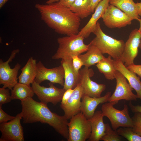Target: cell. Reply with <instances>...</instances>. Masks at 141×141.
I'll return each mask as SVG.
<instances>
[{
    "instance_id": "obj_39",
    "label": "cell",
    "mask_w": 141,
    "mask_h": 141,
    "mask_svg": "<svg viewBox=\"0 0 141 141\" xmlns=\"http://www.w3.org/2000/svg\"><path fill=\"white\" fill-rule=\"evenodd\" d=\"M59 0H48L46 2V4H49L52 3L58 2Z\"/></svg>"
},
{
    "instance_id": "obj_35",
    "label": "cell",
    "mask_w": 141,
    "mask_h": 141,
    "mask_svg": "<svg viewBox=\"0 0 141 141\" xmlns=\"http://www.w3.org/2000/svg\"><path fill=\"white\" fill-rule=\"evenodd\" d=\"M75 0H59L58 2L60 5L69 8Z\"/></svg>"
},
{
    "instance_id": "obj_17",
    "label": "cell",
    "mask_w": 141,
    "mask_h": 141,
    "mask_svg": "<svg viewBox=\"0 0 141 141\" xmlns=\"http://www.w3.org/2000/svg\"><path fill=\"white\" fill-rule=\"evenodd\" d=\"M109 0H102L97 5L92 16L86 24L78 34L84 38L88 37L95 29L97 21L102 18L109 5Z\"/></svg>"
},
{
    "instance_id": "obj_12",
    "label": "cell",
    "mask_w": 141,
    "mask_h": 141,
    "mask_svg": "<svg viewBox=\"0 0 141 141\" xmlns=\"http://www.w3.org/2000/svg\"><path fill=\"white\" fill-rule=\"evenodd\" d=\"M37 74L35 81L40 84L48 80L53 84H57L63 86L64 83V71L62 66L51 68H46L41 61L37 63Z\"/></svg>"
},
{
    "instance_id": "obj_4",
    "label": "cell",
    "mask_w": 141,
    "mask_h": 141,
    "mask_svg": "<svg viewBox=\"0 0 141 141\" xmlns=\"http://www.w3.org/2000/svg\"><path fill=\"white\" fill-rule=\"evenodd\" d=\"M84 38L78 34L59 37L57 39L59 46L52 58L58 60L72 58L73 55L79 56L86 52L90 43L85 44L84 42Z\"/></svg>"
},
{
    "instance_id": "obj_21",
    "label": "cell",
    "mask_w": 141,
    "mask_h": 141,
    "mask_svg": "<svg viewBox=\"0 0 141 141\" xmlns=\"http://www.w3.org/2000/svg\"><path fill=\"white\" fill-rule=\"evenodd\" d=\"M109 3L126 13L133 20L140 19L141 8L140 2L136 3L133 0H109Z\"/></svg>"
},
{
    "instance_id": "obj_42",
    "label": "cell",
    "mask_w": 141,
    "mask_h": 141,
    "mask_svg": "<svg viewBox=\"0 0 141 141\" xmlns=\"http://www.w3.org/2000/svg\"></svg>"
},
{
    "instance_id": "obj_2",
    "label": "cell",
    "mask_w": 141,
    "mask_h": 141,
    "mask_svg": "<svg viewBox=\"0 0 141 141\" xmlns=\"http://www.w3.org/2000/svg\"><path fill=\"white\" fill-rule=\"evenodd\" d=\"M22 111L20 113L24 124L40 122L47 124L64 138L69 136L67 119L65 116L52 112L47 104L38 102L32 98L28 97L21 101Z\"/></svg>"
},
{
    "instance_id": "obj_3",
    "label": "cell",
    "mask_w": 141,
    "mask_h": 141,
    "mask_svg": "<svg viewBox=\"0 0 141 141\" xmlns=\"http://www.w3.org/2000/svg\"><path fill=\"white\" fill-rule=\"evenodd\" d=\"M93 33L96 37L91 42L103 54H107L114 60H119L123 52L125 43L122 40H118L105 34L97 22Z\"/></svg>"
},
{
    "instance_id": "obj_37",
    "label": "cell",
    "mask_w": 141,
    "mask_h": 141,
    "mask_svg": "<svg viewBox=\"0 0 141 141\" xmlns=\"http://www.w3.org/2000/svg\"><path fill=\"white\" fill-rule=\"evenodd\" d=\"M102 0H91L90 7V10L92 13H93L98 4Z\"/></svg>"
},
{
    "instance_id": "obj_8",
    "label": "cell",
    "mask_w": 141,
    "mask_h": 141,
    "mask_svg": "<svg viewBox=\"0 0 141 141\" xmlns=\"http://www.w3.org/2000/svg\"><path fill=\"white\" fill-rule=\"evenodd\" d=\"M79 74L80 83L83 90V95L95 97H101L106 86L104 84H98L91 80L90 78L94 74L93 69L84 66L80 69Z\"/></svg>"
},
{
    "instance_id": "obj_33",
    "label": "cell",
    "mask_w": 141,
    "mask_h": 141,
    "mask_svg": "<svg viewBox=\"0 0 141 141\" xmlns=\"http://www.w3.org/2000/svg\"><path fill=\"white\" fill-rule=\"evenodd\" d=\"M126 67L141 78V65H136L134 64L128 66Z\"/></svg>"
},
{
    "instance_id": "obj_31",
    "label": "cell",
    "mask_w": 141,
    "mask_h": 141,
    "mask_svg": "<svg viewBox=\"0 0 141 141\" xmlns=\"http://www.w3.org/2000/svg\"><path fill=\"white\" fill-rule=\"evenodd\" d=\"M72 59L74 69L77 74H79L80 70L83 66V63L78 55H73L72 57Z\"/></svg>"
},
{
    "instance_id": "obj_24",
    "label": "cell",
    "mask_w": 141,
    "mask_h": 141,
    "mask_svg": "<svg viewBox=\"0 0 141 141\" xmlns=\"http://www.w3.org/2000/svg\"><path fill=\"white\" fill-rule=\"evenodd\" d=\"M109 55L97 63L96 66L99 71L103 73L107 79L112 80L115 79L117 70L113 63V59Z\"/></svg>"
},
{
    "instance_id": "obj_16",
    "label": "cell",
    "mask_w": 141,
    "mask_h": 141,
    "mask_svg": "<svg viewBox=\"0 0 141 141\" xmlns=\"http://www.w3.org/2000/svg\"><path fill=\"white\" fill-rule=\"evenodd\" d=\"M111 95V92H107L104 96L99 97H92L83 95L81 97V112L88 119L94 115L98 105L108 101Z\"/></svg>"
},
{
    "instance_id": "obj_7",
    "label": "cell",
    "mask_w": 141,
    "mask_h": 141,
    "mask_svg": "<svg viewBox=\"0 0 141 141\" xmlns=\"http://www.w3.org/2000/svg\"><path fill=\"white\" fill-rule=\"evenodd\" d=\"M19 52L18 49L13 50L9 57L5 62H4L2 59H0V85H2L3 87L10 90L18 83L17 76L21 65L18 63L12 68L9 63L12 61Z\"/></svg>"
},
{
    "instance_id": "obj_1",
    "label": "cell",
    "mask_w": 141,
    "mask_h": 141,
    "mask_svg": "<svg viewBox=\"0 0 141 141\" xmlns=\"http://www.w3.org/2000/svg\"><path fill=\"white\" fill-rule=\"evenodd\" d=\"M41 20L57 33L70 36L77 34L81 19L69 8L58 2L44 4H37Z\"/></svg>"
},
{
    "instance_id": "obj_10",
    "label": "cell",
    "mask_w": 141,
    "mask_h": 141,
    "mask_svg": "<svg viewBox=\"0 0 141 141\" xmlns=\"http://www.w3.org/2000/svg\"><path fill=\"white\" fill-rule=\"evenodd\" d=\"M22 118L20 113L8 122L0 123L1 136L0 141H24L23 127L20 121Z\"/></svg>"
},
{
    "instance_id": "obj_41",
    "label": "cell",
    "mask_w": 141,
    "mask_h": 141,
    "mask_svg": "<svg viewBox=\"0 0 141 141\" xmlns=\"http://www.w3.org/2000/svg\"><path fill=\"white\" fill-rule=\"evenodd\" d=\"M139 48L140 49H141V39L140 40V43L139 45Z\"/></svg>"
},
{
    "instance_id": "obj_29",
    "label": "cell",
    "mask_w": 141,
    "mask_h": 141,
    "mask_svg": "<svg viewBox=\"0 0 141 141\" xmlns=\"http://www.w3.org/2000/svg\"><path fill=\"white\" fill-rule=\"evenodd\" d=\"M133 120L134 131L141 136V114L138 112L136 113L132 118Z\"/></svg>"
},
{
    "instance_id": "obj_38",
    "label": "cell",
    "mask_w": 141,
    "mask_h": 141,
    "mask_svg": "<svg viewBox=\"0 0 141 141\" xmlns=\"http://www.w3.org/2000/svg\"><path fill=\"white\" fill-rule=\"evenodd\" d=\"M9 0H0V9Z\"/></svg>"
},
{
    "instance_id": "obj_5",
    "label": "cell",
    "mask_w": 141,
    "mask_h": 141,
    "mask_svg": "<svg viewBox=\"0 0 141 141\" xmlns=\"http://www.w3.org/2000/svg\"><path fill=\"white\" fill-rule=\"evenodd\" d=\"M116 103L112 101L103 104L101 109L103 116L108 118L112 128L114 130L122 127H132L133 120L130 116L128 106L125 104L122 110H119L113 106Z\"/></svg>"
},
{
    "instance_id": "obj_11",
    "label": "cell",
    "mask_w": 141,
    "mask_h": 141,
    "mask_svg": "<svg viewBox=\"0 0 141 141\" xmlns=\"http://www.w3.org/2000/svg\"><path fill=\"white\" fill-rule=\"evenodd\" d=\"M102 18L105 25L110 28L126 27L131 25L133 20L126 13L111 4L108 6Z\"/></svg>"
},
{
    "instance_id": "obj_18",
    "label": "cell",
    "mask_w": 141,
    "mask_h": 141,
    "mask_svg": "<svg viewBox=\"0 0 141 141\" xmlns=\"http://www.w3.org/2000/svg\"><path fill=\"white\" fill-rule=\"evenodd\" d=\"M61 63L64 71V83L63 88L65 90L70 89H74L80 83V74H77L75 71L72 58L62 59Z\"/></svg>"
},
{
    "instance_id": "obj_34",
    "label": "cell",
    "mask_w": 141,
    "mask_h": 141,
    "mask_svg": "<svg viewBox=\"0 0 141 141\" xmlns=\"http://www.w3.org/2000/svg\"><path fill=\"white\" fill-rule=\"evenodd\" d=\"M74 90V89H70L66 90L63 96L61 104H64L67 102L72 95Z\"/></svg>"
},
{
    "instance_id": "obj_14",
    "label": "cell",
    "mask_w": 141,
    "mask_h": 141,
    "mask_svg": "<svg viewBox=\"0 0 141 141\" xmlns=\"http://www.w3.org/2000/svg\"><path fill=\"white\" fill-rule=\"evenodd\" d=\"M141 33L137 29L131 32L128 38L125 43L124 49L120 60L126 67L134 63V60L138 53Z\"/></svg>"
},
{
    "instance_id": "obj_19",
    "label": "cell",
    "mask_w": 141,
    "mask_h": 141,
    "mask_svg": "<svg viewBox=\"0 0 141 141\" xmlns=\"http://www.w3.org/2000/svg\"><path fill=\"white\" fill-rule=\"evenodd\" d=\"M113 63L116 70L124 75L132 87L136 91L138 98L141 100V82L140 77L128 69L120 59H113Z\"/></svg>"
},
{
    "instance_id": "obj_32",
    "label": "cell",
    "mask_w": 141,
    "mask_h": 141,
    "mask_svg": "<svg viewBox=\"0 0 141 141\" xmlns=\"http://www.w3.org/2000/svg\"><path fill=\"white\" fill-rule=\"evenodd\" d=\"M2 106L0 105V123L7 122L15 118V116L10 115L5 112L2 110Z\"/></svg>"
},
{
    "instance_id": "obj_26",
    "label": "cell",
    "mask_w": 141,
    "mask_h": 141,
    "mask_svg": "<svg viewBox=\"0 0 141 141\" xmlns=\"http://www.w3.org/2000/svg\"><path fill=\"white\" fill-rule=\"evenodd\" d=\"M91 0H75L69 8L81 19L86 18L92 13L90 10Z\"/></svg>"
},
{
    "instance_id": "obj_15",
    "label": "cell",
    "mask_w": 141,
    "mask_h": 141,
    "mask_svg": "<svg viewBox=\"0 0 141 141\" xmlns=\"http://www.w3.org/2000/svg\"><path fill=\"white\" fill-rule=\"evenodd\" d=\"M83 95L82 89L79 83L74 88L73 92L67 102L60 106L67 119L81 112V99Z\"/></svg>"
},
{
    "instance_id": "obj_22",
    "label": "cell",
    "mask_w": 141,
    "mask_h": 141,
    "mask_svg": "<svg viewBox=\"0 0 141 141\" xmlns=\"http://www.w3.org/2000/svg\"><path fill=\"white\" fill-rule=\"evenodd\" d=\"M37 60L31 57L25 66L21 69L18 77L19 83L30 86L35 81L37 74Z\"/></svg>"
},
{
    "instance_id": "obj_40",
    "label": "cell",
    "mask_w": 141,
    "mask_h": 141,
    "mask_svg": "<svg viewBox=\"0 0 141 141\" xmlns=\"http://www.w3.org/2000/svg\"><path fill=\"white\" fill-rule=\"evenodd\" d=\"M137 20L140 23V27L139 29V30L141 33V19H138Z\"/></svg>"
},
{
    "instance_id": "obj_9",
    "label": "cell",
    "mask_w": 141,
    "mask_h": 141,
    "mask_svg": "<svg viewBox=\"0 0 141 141\" xmlns=\"http://www.w3.org/2000/svg\"><path fill=\"white\" fill-rule=\"evenodd\" d=\"M50 82L49 87L41 86L35 81L32 84L34 93L40 102L47 104L49 103L54 105L61 102L66 91L63 88H58Z\"/></svg>"
},
{
    "instance_id": "obj_23",
    "label": "cell",
    "mask_w": 141,
    "mask_h": 141,
    "mask_svg": "<svg viewBox=\"0 0 141 141\" xmlns=\"http://www.w3.org/2000/svg\"><path fill=\"white\" fill-rule=\"evenodd\" d=\"M90 43L86 53L78 56L81 60L83 66L88 68L97 64L105 57L96 46L90 42Z\"/></svg>"
},
{
    "instance_id": "obj_30",
    "label": "cell",
    "mask_w": 141,
    "mask_h": 141,
    "mask_svg": "<svg viewBox=\"0 0 141 141\" xmlns=\"http://www.w3.org/2000/svg\"><path fill=\"white\" fill-rule=\"evenodd\" d=\"M8 88H0V105L10 102L12 100Z\"/></svg>"
},
{
    "instance_id": "obj_20",
    "label": "cell",
    "mask_w": 141,
    "mask_h": 141,
    "mask_svg": "<svg viewBox=\"0 0 141 141\" xmlns=\"http://www.w3.org/2000/svg\"><path fill=\"white\" fill-rule=\"evenodd\" d=\"M104 116L101 110L96 111L93 116L88 119L91 132L88 139L89 141H99L105 134V124L103 122Z\"/></svg>"
},
{
    "instance_id": "obj_13",
    "label": "cell",
    "mask_w": 141,
    "mask_h": 141,
    "mask_svg": "<svg viewBox=\"0 0 141 141\" xmlns=\"http://www.w3.org/2000/svg\"><path fill=\"white\" fill-rule=\"evenodd\" d=\"M116 85L115 90L108 100L109 102L114 101L117 103L119 101H136L137 95L132 92V87L126 78L120 72L117 70L115 75Z\"/></svg>"
},
{
    "instance_id": "obj_36",
    "label": "cell",
    "mask_w": 141,
    "mask_h": 141,
    "mask_svg": "<svg viewBox=\"0 0 141 141\" xmlns=\"http://www.w3.org/2000/svg\"><path fill=\"white\" fill-rule=\"evenodd\" d=\"M129 105L132 111L134 113H139L141 114V106L133 105L130 102L129 103Z\"/></svg>"
},
{
    "instance_id": "obj_27",
    "label": "cell",
    "mask_w": 141,
    "mask_h": 141,
    "mask_svg": "<svg viewBox=\"0 0 141 141\" xmlns=\"http://www.w3.org/2000/svg\"><path fill=\"white\" fill-rule=\"evenodd\" d=\"M116 131L119 135L129 141H141V136L134 132L132 127H120Z\"/></svg>"
},
{
    "instance_id": "obj_25",
    "label": "cell",
    "mask_w": 141,
    "mask_h": 141,
    "mask_svg": "<svg viewBox=\"0 0 141 141\" xmlns=\"http://www.w3.org/2000/svg\"><path fill=\"white\" fill-rule=\"evenodd\" d=\"M11 90L12 100L18 99L22 101L28 97L32 98L34 94L32 87L19 82Z\"/></svg>"
},
{
    "instance_id": "obj_28",
    "label": "cell",
    "mask_w": 141,
    "mask_h": 141,
    "mask_svg": "<svg viewBox=\"0 0 141 141\" xmlns=\"http://www.w3.org/2000/svg\"><path fill=\"white\" fill-rule=\"evenodd\" d=\"M101 140L104 141H120L121 138L116 131L113 130L108 124H105V134L102 138Z\"/></svg>"
},
{
    "instance_id": "obj_6",
    "label": "cell",
    "mask_w": 141,
    "mask_h": 141,
    "mask_svg": "<svg viewBox=\"0 0 141 141\" xmlns=\"http://www.w3.org/2000/svg\"><path fill=\"white\" fill-rule=\"evenodd\" d=\"M69 136L68 141H85L91 132L90 123L81 112L72 117L67 124Z\"/></svg>"
}]
</instances>
